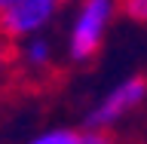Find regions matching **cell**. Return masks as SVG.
Listing matches in <instances>:
<instances>
[{"label": "cell", "mask_w": 147, "mask_h": 144, "mask_svg": "<svg viewBox=\"0 0 147 144\" xmlns=\"http://www.w3.org/2000/svg\"><path fill=\"white\" fill-rule=\"evenodd\" d=\"M117 16V0H80L67 31V55L71 62L86 64L98 55L107 28Z\"/></svg>", "instance_id": "6da1fadb"}, {"label": "cell", "mask_w": 147, "mask_h": 144, "mask_svg": "<svg viewBox=\"0 0 147 144\" xmlns=\"http://www.w3.org/2000/svg\"><path fill=\"white\" fill-rule=\"evenodd\" d=\"M147 98V80L144 77H126L119 80L113 89H107V95L86 114V129H101L107 132L113 123H119L123 117H129L132 110Z\"/></svg>", "instance_id": "7a4b0ae2"}, {"label": "cell", "mask_w": 147, "mask_h": 144, "mask_svg": "<svg viewBox=\"0 0 147 144\" xmlns=\"http://www.w3.org/2000/svg\"><path fill=\"white\" fill-rule=\"evenodd\" d=\"M58 6H61V0H22L16 9H9L6 16L0 18V31L12 43L37 37L55 22Z\"/></svg>", "instance_id": "3957f363"}, {"label": "cell", "mask_w": 147, "mask_h": 144, "mask_svg": "<svg viewBox=\"0 0 147 144\" xmlns=\"http://www.w3.org/2000/svg\"><path fill=\"white\" fill-rule=\"evenodd\" d=\"M52 58H55V49L43 34L16 43V68H22V71L28 68L31 74H46L52 68Z\"/></svg>", "instance_id": "277c9868"}, {"label": "cell", "mask_w": 147, "mask_h": 144, "mask_svg": "<svg viewBox=\"0 0 147 144\" xmlns=\"http://www.w3.org/2000/svg\"><path fill=\"white\" fill-rule=\"evenodd\" d=\"M83 129H46L31 138V144H80Z\"/></svg>", "instance_id": "5b68a950"}, {"label": "cell", "mask_w": 147, "mask_h": 144, "mask_svg": "<svg viewBox=\"0 0 147 144\" xmlns=\"http://www.w3.org/2000/svg\"><path fill=\"white\" fill-rule=\"evenodd\" d=\"M12 71H16V43L0 31V83H6Z\"/></svg>", "instance_id": "8992f818"}, {"label": "cell", "mask_w": 147, "mask_h": 144, "mask_svg": "<svg viewBox=\"0 0 147 144\" xmlns=\"http://www.w3.org/2000/svg\"><path fill=\"white\" fill-rule=\"evenodd\" d=\"M119 6H123V12H126L132 22L147 25V0H123Z\"/></svg>", "instance_id": "52a82bcc"}, {"label": "cell", "mask_w": 147, "mask_h": 144, "mask_svg": "<svg viewBox=\"0 0 147 144\" xmlns=\"http://www.w3.org/2000/svg\"><path fill=\"white\" fill-rule=\"evenodd\" d=\"M80 144H110V135L101 132V129H83Z\"/></svg>", "instance_id": "ba28073f"}, {"label": "cell", "mask_w": 147, "mask_h": 144, "mask_svg": "<svg viewBox=\"0 0 147 144\" xmlns=\"http://www.w3.org/2000/svg\"><path fill=\"white\" fill-rule=\"evenodd\" d=\"M18 3H22V0H0V18L6 16L9 9H16V6H18Z\"/></svg>", "instance_id": "9c48e42d"}]
</instances>
